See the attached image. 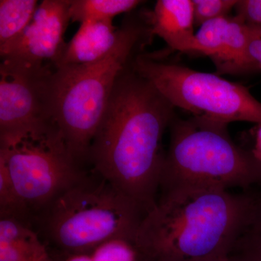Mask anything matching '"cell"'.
Listing matches in <instances>:
<instances>
[{
    "mask_svg": "<svg viewBox=\"0 0 261 261\" xmlns=\"http://www.w3.org/2000/svg\"><path fill=\"white\" fill-rule=\"evenodd\" d=\"M175 107L132 64L117 80L89 149L94 172L137 202L146 214L157 204L165 130Z\"/></svg>",
    "mask_w": 261,
    "mask_h": 261,
    "instance_id": "1",
    "label": "cell"
},
{
    "mask_svg": "<svg viewBox=\"0 0 261 261\" xmlns=\"http://www.w3.org/2000/svg\"><path fill=\"white\" fill-rule=\"evenodd\" d=\"M261 204L220 189L163 194L144 216L134 241L142 261H205L230 257Z\"/></svg>",
    "mask_w": 261,
    "mask_h": 261,
    "instance_id": "2",
    "label": "cell"
},
{
    "mask_svg": "<svg viewBox=\"0 0 261 261\" xmlns=\"http://www.w3.org/2000/svg\"><path fill=\"white\" fill-rule=\"evenodd\" d=\"M121 37L107 56L94 63L63 65L50 80L51 116L80 163L102 121L118 79L153 37L147 12L125 19Z\"/></svg>",
    "mask_w": 261,
    "mask_h": 261,
    "instance_id": "3",
    "label": "cell"
},
{
    "mask_svg": "<svg viewBox=\"0 0 261 261\" xmlns=\"http://www.w3.org/2000/svg\"><path fill=\"white\" fill-rule=\"evenodd\" d=\"M145 214L137 202L94 172L85 173L34 221L54 248L75 254L113 240L134 244Z\"/></svg>",
    "mask_w": 261,
    "mask_h": 261,
    "instance_id": "4",
    "label": "cell"
},
{
    "mask_svg": "<svg viewBox=\"0 0 261 261\" xmlns=\"http://www.w3.org/2000/svg\"><path fill=\"white\" fill-rule=\"evenodd\" d=\"M160 190L246 187L261 181L255 160L230 138L227 124L204 117L175 118L170 126Z\"/></svg>",
    "mask_w": 261,
    "mask_h": 261,
    "instance_id": "5",
    "label": "cell"
},
{
    "mask_svg": "<svg viewBox=\"0 0 261 261\" xmlns=\"http://www.w3.org/2000/svg\"><path fill=\"white\" fill-rule=\"evenodd\" d=\"M0 163L33 221L85 174L54 121L0 135Z\"/></svg>",
    "mask_w": 261,
    "mask_h": 261,
    "instance_id": "6",
    "label": "cell"
},
{
    "mask_svg": "<svg viewBox=\"0 0 261 261\" xmlns=\"http://www.w3.org/2000/svg\"><path fill=\"white\" fill-rule=\"evenodd\" d=\"M132 67L150 81L175 108L193 116L226 124L233 121L261 123V102L241 84L165 61L156 53H140Z\"/></svg>",
    "mask_w": 261,
    "mask_h": 261,
    "instance_id": "7",
    "label": "cell"
},
{
    "mask_svg": "<svg viewBox=\"0 0 261 261\" xmlns=\"http://www.w3.org/2000/svg\"><path fill=\"white\" fill-rule=\"evenodd\" d=\"M54 72L1 61L0 135L53 121L50 80Z\"/></svg>",
    "mask_w": 261,
    "mask_h": 261,
    "instance_id": "8",
    "label": "cell"
},
{
    "mask_svg": "<svg viewBox=\"0 0 261 261\" xmlns=\"http://www.w3.org/2000/svg\"><path fill=\"white\" fill-rule=\"evenodd\" d=\"M70 5L71 0L42 1L25 30L11 42L0 46L1 61L56 70L66 47L64 35L71 20Z\"/></svg>",
    "mask_w": 261,
    "mask_h": 261,
    "instance_id": "9",
    "label": "cell"
},
{
    "mask_svg": "<svg viewBox=\"0 0 261 261\" xmlns=\"http://www.w3.org/2000/svg\"><path fill=\"white\" fill-rule=\"evenodd\" d=\"M260 30L238 15L214 19L196 33V53L210 57L220 73L250 71L247 48Z\"/></svg>",
    "mask_w": 261,
    "mask_h": 261,
    "instance_id": "10",
    "label": "cell"
},
{
    "mask_svg": "<svg viewBox=\"0 0 261 261\" xmlns=\"http://www.w3.org/2000/svg\"><path fill=\"white\" fill-rule=\"evenodd\" d=\"M147 18L152 35L162 38L171 49L196 53L192 0H159Z\"/></svg>",
    "mask_w": 261,
    "mask_h": 261,
    "instance_id": "11",
    "label": "cell"
},
{
    "mask_svg": "<svg viewBox=\"0 0 261 261\" xmlns=\"http://www.w3.org/2000/svg\"><path fill=\"white\" fill-rule=\"evenodd\" d=\"M113 20H89L81 23L71 40L67 43L58 68L63 65H84L102 59L114 49L121 37V27Z\"/></svg>",
    "mask_w": 261,
    "mask_h": 261,
    "instance_id": "12",
    "label": "cell"
},
{
    "mask_svg": "<svg viewBox=\"0 0 261 261\" xmlns=\"http://www.w3.org/2000/svg\"><path fill=\"white\" fill-rule=\"evenodd\" d=\"M0 261H54L32 225L0 217Z\"/></svg>",
    "mask_w": 261,
    "mask_h": 261,
    "instance_id": "13",
    "label": "cell"
},
{
    "mask_svg": "<svg viewBox=\"0 0 261 261\" xmlns=\"http://www.w3.org/2000/svg\"><path fill=\"white\" fill-rule=\"evenodd\" d=\"M39 5L37 0L0 1V46L11 42L25 30Z\"/></svg>",
    "mask_w": 261,
    "mask_h": 261,
    "instance_id": "14",
    "label": "cell"
},
{
    "mask_svg": "<svg viewBox=\"0 0 261 261\" xmlns=\"http://www.w3.org/2000/svg\"><path fill=\"white\" fill-rule=\"evenodd\" d=\"M139 0H71L70 19L82 23L89 20H113L117 15L135 10Z\"/></svg>",
    "mask_w": 261,
    "mask_h": 261,
    "instance_id": "15",
    "label": "cell"
},
{
    "mask_svg": "<svg viewBox=\"0 0 261 261\" xmlns=\"http://www.w3.org/2000/svg\"><path fill=\"white\" fill-rule=\"evenodd\" d=\"M0 217H12L32 224L33 216L14 184L0 163Z\"/></svg>",
    "mask_w": 261,
    "mask_h": 261,
    "instance_id": "16",
    "label": "cell"
},
{
    "mask_svg": "<svg viewBox=\"0 0 261 261\" xmlns=\"http://www.w3.org/2000/svg\"><path fill=\"white\" fill-rule=\"evenodd\" d=\"M238 0H192L195 25L229 15Z\"/></svg>",
    "mask_w": 261,
    "mask_h": 261,
    "instance_id": "17",
    "label": "cell"
},
{
    "mask_svg": "<svg viewBox=\"0 0 261 261\" xmlns=\"http://www.w3.org/2000/svg\"><path fill=\"white\" fill-rule=\"evenodd\" d=\"M249 250L251 261H261V210L237 245Z\"/></svg>",
    "mask_w": 261,
    "mask_h": 261,
    "instance_id": "18",
    "label": "cell"
},
{
    "mask_svg": "<svg viewBox=\"0 0 261 261\" xmlns=\"http://www.w3.org/2000/svg\"><path fill=\"white\" fill-rule=\"evenodd\" d=\"M234 8L243 21L261 29V0H238Z\"/></svg>",
    "mask_w": 261,
    "mask_h": 261,
    "instance_id": "19",
    "label": "cell"
},
{
    "mask_svg": "<svg viewBox=\"0 0 261 261\" xmlns=\"http://www.w3.org/2000/svg\"><path fill=\"white\" fill-rule=\"evenodd\" d=\"M245 149L251 154L261 171V123L256 124L250 130V143L247 148Z\"/></svg>",
    "mask_w": 261,
    "mask_h": 261,
    "instance_id": "20",
    "label": "cell"
},
{
    "mask_svg": "<svg viewBox=\"0 0 261 261\" xmlns=\"http://www.w3.org/2000/svg\"><path fill=\"white\" fill-rule=\"evenodd\" d=\"M247 57L252 70H261V29L247 48Z\"/></svg>",
    "mask_w": 261,
    "mask_h": 261,
    "instance_id": "21",
    "label": "cell"
},
{
    "mask_svg": "<svg viewBox=\"0 0 261 261\" xmlns=\"http://www.w3.org/2000/svg\"><path fill=\"white\" fill-rule=\"evenodd\" d=\"M205 261H236L230 257H223V258L214 259V260H205Z\"/></svg>",
    "mask_w": 261,
    "mask_h": 261,
    "instance_id": "22",
    "label": "cell"
},
{
    "mask_svg": "<svg viewBox=\"0 0 261 261\" xmlns=\"http://www.w3.org/2000/svg\"><path fill=\"white\" fill-rule=\"evenodd\" d=\"M139 261H142V260H140H140H139Z\"/></svg>",
    "mask_w": 261,
    "mask_h": 261,
    "instance_id": "23",
    "label": "cell"
}]
</instances>
